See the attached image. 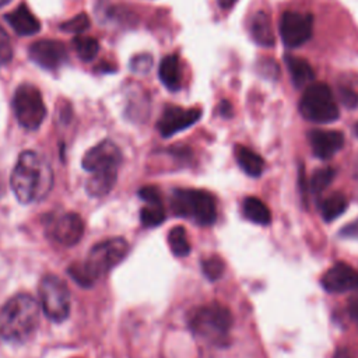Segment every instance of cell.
<instances>
[{
  "instance_id": "6da1fadb",
  "label": "cell",
  "mask_w": 358,
  "mask_h": 358,
  "mask_svg": "<svg viewBox=\"0 0 358 358\" xmlns=\"http://www.w3.org/2000/svg\"><path fill=\"white\" fill-rule=\"evenodd\" d=\"M52 168L44 157L31 150L19 156L10 177V185L20 203L28 204L45 199L52 189Z\"/></svg>"
},
{
  "instance_id": "7a4b0ae2",
  "label": "cell",
  "mask_w": 358,
  "mask_h": 358,
  "mask_svg": "<svg viewBox=\"0 0 358 358\" xmlns=\"http://www.w3.org/2000/svg\"><path fill=\"white\" fill-rule=\"evenodd\" d=\"M129 253V244L125 238H109L94 245L84 262L71 263L69 276L80 287H93L108 271L116 267Z\"/></svg>"
},
{
  "instance_id": "3957f363",
  "label": "cell",
  "mask_w": 358,
  "mask_h": 358,
  "mask_svg": "<svg viewBox=\"0 0 358 358\" xmlns=\"http://www.w3.org/2000/svg\"><path fill=\"white\" fill-rule=\"evenodd\" d=\"M122 160V152L112 140H102L84 154L82 165L91 172L86 182V190L90 196L102 197L114 189Z\"/></svg>"
},
{
  "instance_id": "277c9868",
  "label": "cell",
  "mask_w": 358,
  "mask_h": 358,
  "mask_svg": "<svg viewBox=\"0 0 358 358\" xmlns=\"http://www.w3.org/2000/svg\"><path fill=\"white\" fill-rule=\"evenodd\" d=\"M39 325V305L30 294H17L0 308V339L26 341Z\"/></svg>"
},
{
  "instance_id": "5b68a950",
  "label": "cell",
  "mask_w": 358,
  "mask_h": 358,
  "mask_svg": "<svg viewBox=\"0 0 358 358\" xmlns=\"http://www.w3.org/2000/svg\"><path fill=\"white\" fill-rule=\"evenodd\" d=\"M233 323L231 311L219 303L197 307L189 315L192 333L214 346H224L229 341Z\"/></svg>"
},
{
  "instance_id": "8992f818",
  "label": "cell",
  "mask_w": 358,
  "mask_h": 358,
  "mask_svg": "<svg viewBox=\"0 0 358 358\" xmlns=\"http://www.w3.org/2000/svg\"><path fill=\"white\" fill-rule=\"evenodd\" d=\"M170 203L175 216L192 220L199 226H211L217 220V203L210 192L178 188L172 190Z\"/></svg>"
},
{
  "instance_id": "52a82bcc",
  "label": "cell",
  "mask_w": 358,
  "mask_h": 358,
  "mask_svg": "<svg viewBox=\"0 0 358 358\" xmlns=\"http://www.w3.org/2000/svg\"><path fill=\"white\" fill-rule=\"evenodd\" d=\"M298 109L301 116L312 123H332L340 116L333 91L325 83L310 84L300 100Z\"/></svg>"
},
{
  "instance_id": "ba28073f",
  "label": "cell",
  "mask_w": 358,
  "mask_h": 358,
  "mask_svg": "<svg viewBox=\"0 0 358 358\" xmlns=\"http://www.w3.org/2000/svg\"><path fill=\"white\" fill-rule=\"evenodd\" d=\"M38 293L41 307L51 321L60 323L69 318L71 308L70 292L67 284L60 277L55 274L44 276L39 283Z\"/></svg>"
},
{
  "instance_id": "9c48e42d",
  "label": "cell",
  "mask_w": 358,
  "mask_h": 358,
  "mask_svg": "<svg viewBox=\"0 0 358 358\" xmlns=\"http://www.w3.org/2000/svg\"><path fill=\"white\" fill-rule=\"evenodd\" d=\"M13 111L17 122L27 130H37L46 116L41 91L33 84H21L13 96Z\"/></svg>"
},
{
  "instance_id": "30bf717a",
  "label": "cell",
  "mask_w": 358,
  "mask_h": 358,
  "mask_svg": "<svg viewBox=\"0 0 358 358\" xmlns=\"http://www.w3.org/2000/svg\"><path fill=\"white\" fill-rule=\"evenodd\" d=\"M314 31V17L303 12H285L280 19V35L283 44L296 49L305 45Z\"/></svg>"
},
{
  "instance_id": "8fae6325",
  "label": "cell",
  "mask_w": 358,
  "mask_h": 358,
  "mask_svg": "<svg viewBox=\"0 0 358 358\" xmlns=\"http://www.w3.org/2000/svg\"><path fill=\"white\" fill-rule=\"evenodd\" d=\"M202 118L199 108H182L178 105H167L157 122L160 134L165 138L190 127Z\"/></svg>"
},
{
  "instance_id": "7c38bea8",
  "label": "cell",
  "mask_w": 358,
  "mask_h": 358,
  "mask_svg": "<svg viewBox=\"0 0 358 358\" xmlns=\"http://www.w3.org/2000/svg\"><path fill=\"white\" fill-rule=\"evenodd\" d=\"M30 59L45 70H57L69 60V52L63 42L56 39H39L28 49Z\"/></svg>"
},
{
  "instance_id": "4fadbf2b",
  "label": "cell",
  "mask_w": 358,
  "mask_h": 358,
  "mask_svg": "<svg viewBox=\"0 0 358 358\" xmlns=\"http://www.w3.org/2000/svg\"><path fill=\"white\" fill-rule=\"evenodd\" d=\"M321 284L325 292L332 294L358 292V271L347 263L337 262L323 273Z\"/></svg>"
},
{
  "instance_id": "5bb4252c",
  "label": "cell",
  "mask_w": 358,
  "mask_h": 358,
  "mask_svg": "<svg viewBox=\"0 0 358 358\" xmlns=\"http://www.w3.org/2000/svg\"><path fill=\"white\" fill-rule=\"evenodd\" d=\"M84 235V222L80 214L69 211L59 216L51 227V237L63 247L78 245Z\"/></svg>"
},
{
  "instance_id": "9a60e30c",
  "label": "cell",
  "mask_w": 358,
  "mask_h": 358,
  "mask_svg": "<svg viewBox=\"0 0 358 358\" xmlns=\"http://www.w3.org/2000/svg\"><path fill=\"white\" fill-rule=\"evenodd\" d=\"M312 153L321 160H329L344 146V134L339 130L314 129L308 132Z\"/></svg>"
},
{
  "instance_id": "2e32d148",
  "label": "cell",
  "mask_w": 358,
  "mask_h": 358,
  "mask_svg": "<svg viewBox=\"0 0 358 358\" xmlns=\"http://www.w3.org/2000/svg\"><path fill=\"white\" fill-rule=\"evenodd\" d=\"M138 196L146 206L140 211V220L145 227H157L165 220V208L161 200V192L157 186H145L138 190Z\"/></svg>"
},
{
  "instance_id": "e0dca14e",
  "label": "cell",
  "mask_w": 358,
  "mask_h": 358,
  "mask_svg": "<svg viewBox=\"0 0 358 358\" xmlns=\"http://www.w3.org/2000/svg\"><path fill=\"white\" fill-rule=\"evenodd\" d=\"M8 24L13 28V31L20 37L35 35L41 31V21L33 15V12L27 8V5H20L13 12L5 16Z\"/></svg>"
},
{
  "instance_id": "ac0fdd59",
  "label": "cell",
  "mask_w": 358,
  "mask_h": 358,
  "mask_svg": "<svg viewBox=\"0 0 358 358\" xmlns=\"http://www.w3.org/2000/svg\"><path fill=\"white\" fill-rule=\"evenodd\" d=\"M251 37L252 39L263 46V48H273L276 44V37H274V31H273V26H271V19L270 16L260 10L258 13H255V16L251 20Z\"/></svg>"
},
{
  "instance_id": "d6986e66",
  "label": "cell",
  "mask_w": 358,
  "mask_h": 358,
  "mask_svg": "<svg viewBox=\"0 0 358 358\" xmlns=\"http://www.w3.org/2000/svg\"><path fill=\"white\" fill-rule=\"evenodd\" d=\"M159 76L161 83L170 91H179L182 87V67L178 55H167L159 67Z\"/></svg>"
},
{
  "instance_id": "ffe728a7",
  "label": "cell",
  "mask_w": 358,
  "mask_h": 358,
  "mask_svg": "<svg viewBox=\"0 0 358 358\" xmlns=\"http://www.w3.org/2000/svg\"><path fill=\"white\" fill-rule=\"evenodd\" d=\"M285 64H287L289 73L292 76V82L294 87L303 89L312 84L315 79V71L308 60L297 56L287 55L285 56Z\"/></svg>"
},
{
  "instance_id": "44dd1931",
  "label": "cell",
  "mask_w": 358,
  "mask_h": 358,
  "mask_svg": "<svg viewBox=\"0 0 358 358\" xmlns=\"http://www.w3.org/2000/svg\"><path fill=\"white\" fill-rule=\"evenodd\" d=\"M234 156L235 160L240 165V168L249 177L252 178H258L262 175L263 170H265V161L263 159L255 153L253 150L245 147V146H235L234 149Z\"/></svg>"
},
{
  "instance_id": "7402d4cb",
  "label": "cell",
  "mask_w": 358,
  "mask_h": 358,
  "mask_svg": "<svg viewBox=\"0 0 358 358\" xmlns=\"http://www.w3.org/2000/svg\"><path fill=\"white\" fill-rule=\"evenodd\" d=\"M242 213L253 224L269 226L271 223V213L269 207L258 197H247L242 203Z\"/></svg>"
},
{
  "instance_id": "603a6c76",
  "label": "cell",
  "mask_w": 358,
  "mask_h": 358,
  "mask_svg": "<svg viewBox=\"0 0 358 358\" xmlns=\"http://www.w3.org/2000/svg\"><path fill=\"white\" fill-rule=\"evenodd\" d=\"M346 210H347V199L341 192L330 193L319 203L321 216L326 223H330L337 217H340Z\"/></svg>"
},
{
  "instance_id": "cb8c5ba5",
  "label": "cell",
  "mask_w": 358,
  "mask_h": 358,
  "mask_svg": "<svg viewBox=\"0 0 358 358\" xmlns=\"http://www.w3.org/2000/svg\"><path fill=\"white\" fill-rule=\"evenodd\" d=\"M168 245L171 252L178 258H184L190 253V242L188 238V233L181 226H177L170 230Z\"/></svg>"
},
{
  "instance_id": "d4e9b609",
  "label": "cell",
  "mask_w": 358,
  "mask_h": 358,
  "mask_svg": "<svg viewBox=\"0 0 358 358\" xmlns=\"http://www.w3.org/2000/svg\"><path fill=\"white\" fill-rule=\"evenodd\" d=\"M73 46L78 56L83 62H91L100 52V44L96 38L87 35H78L73 39Z\"/></svg>"
},
{
  "instance_id": "484cf974",
  "label": "cell",
  "mask_w": 358,
  "mask_h": 358,
  "mask_svg": "<svg viewBox=\"0 0 358 358\" xmlns=\"http://www.w3.org/2000/svg\"><path fill=\"white\" fill-rule=\"evenodd\" d=\"M334 170L333 168H329V167H325V168H319L316 170L311 179H310V189L314 192V193H321L323 192L330 184L332 181L334 179Z\"/></svg>"
},
{
  "instance_id": "4316f807",
  "label": "cell",
  "mask_w": 358,
  "mask_h": 358,
  "mask_svg": "<svg viewBox=\"0 0 358 358\" xmlns=\"http://www.w3.org/2000/svg\"><path fill=\"white\" fill-rule=\"evenodd\" d=\"M202 270L210 281H216L223 276L226 270V263L220 256L213 255L202 262Z\"/></svg>"
},
{
  "instance_id": "83f0119b",
  "label": "cell",
  "mask_w": 358,
  "mask_h": 358,
  "mask_svg": "<svg viewBox=\"0 0 358 358\" xmlns=\"http://www.w3.org/2000/svg\"><path fill=\"white\" fill-rule=\"evenodd\" d=\"M90 17L86 13H80L78 16H75L73 19H70L67 21H64L60 26V30L69 34H76L80 35L84 31H87L90 28Z\"/></svg>"
},
{
  "instance_id": "f1b7e54d",
  "label": "cell",
  "mask_w": 358,
  "mask_h": 358,
  "mask_svg": "<svg viewBox=\"0 0 358 358\" xmlns=\"http://www.w3.org/2000/svg\"><path fill=\"white\" fill-rule=\"evenodd\" d=\"M129 67L134 75H147L153 67V56L150 53H140L130 59Z\"/></svg>"
},
{
  "instance_id": "f546056e",
  "label": "cell",
  "mask_w": 358,
  "mask_h": 358,
  "mask_svg": "<svg viewBox=\"0 0 358 358\" xmlns=\"http://www.w3.org/2000/svg\"><path fill=\"white\" fill-rule=\"evenodd\" d=\"M13 59L12 39L6 30L0 26V66H6Z\"/></svg>"
},
{
  "instance_id": "4dcf8cb0",
  "label": "cell",
  "mask_w": 358,
  "mask_h": 358,
  "mask_svg": "<svg viewBox=\"0 0 358 358\" xmlns=\"http://www.w3.org/2000/svg\"><path fill=\"white\" fill-rule=\"evenodd\" d=\"M259 70H260V73H262L265 78H267V79H270V80H277L278 73H280L278 64H277L274 60H271V59L263 60V62L259 64Z\"/></svg>"
},
{
  "instance_id": "1f68e13d",
  "label": "cell",
  "mask_w": 358,
  "mask_h": 358,
  "mask_svg": "<svg viewBox=\"0 0 358 358\" xmlns=\"http://www.w3.org/2000/svg\"><path fill=\"white\" fill-rule=\"evenodd\" d=\"M341 237L344 238H351V240H358V220L350 223L348 226H346L341 233H340Z\"/></svg>"
},
{
  "instance_id": "d6a6232c",
  "label": "cell",
  "mask_w": 358,
  "mask_h": 358,
  "mask_svg": "<svg viewBox=\"0 0 358 358\" xmlns=\"http://www.w3.org/2000/svg\"><path fill=\"white\" fill-rule=\"evenodd\" d=\"M341 101L346 107L354 108L358 104V97L351 90H341Z\"/></svg>"
},
{
  "instance_id": "836d02e7",
  "label": "cell",
  "mask_w": 358,
  "mask_h": 358,
  "mask_svg": "<svg viewBox=\"0 0 358 358\" xmlns=\"http://www.w3.org/2000/svg\"><path fill=\"white\" fill-rule=\"evenodd\" d=\"M348 314L351 321L355 323L357 329H358V298H352L348 304Z\"/></svg>"
},
{
  "instance_id": "e575fe53",
  "label": "cell",
  "mask_w": 358,
  "mask_h": 358,
  "mask_svg": "<svg viewBox=\"0 0 358 358\" xmlns=\"http://www.w3.org/2000/svg\"><path fill=\"white\" fill-rule=\"evenodd\" d=\"M219 112H220V115L222 116H224V118H230L231 115H233V107H231V104L229 102V101H222L220 102V107H219Z\"/></svg>"
},
{
  "instance_id": "d590c367",
  "label": "cell",
  "mask_w": 358,
  "mask_h": 358,
  "mask_svg": "<svg viewBox=\"0 0 358 358\" xmlns=\"http://www.w3.org/2000/svg\"><path fill=\"white\" fill-rule=\"evenodd\" d=\"M237 2H238V0H219V5L223 10H230L235 6Z\"/></svg>"
},
{
  "instance_id": "8d00e7d4",
  "label": "cell",
  "mask_w": 358,
  "mask_h": 358,
  "mask_svg": "<svg viewBox=\"0 0 358 358\" xmlns=\"http://www.w3.org/2000/svg\"><path fill=\"white\" fill-rule=\"evenodd\" d=\"M333 358H354L348 350L346 348H337L333 354Z\"/></svg>"
},
{
  "instance_id": "74e56055",
  "label": "cell",
  "mask_w": 358,
  "mask_h": 358,
  "mask_svg": "<svg viewBox=\"0 0 358 358\" xmlns=\"http://www.w3.org/2000/svg\"><path fill=\"white\" fill-rule=\"evenodd\" d=\"M12 2V0H0V8H3L6 5H9Z\"/></svg>"
},
{
  "instance_id": "f35d334b",
  "label": "cell",
  "mask_w": 358,
  "mask_h": 358,
  "mask_svg": "<svg viewBox=\"0 0 358 358\" xmlns=\"http://www.w3.org/2000/svg\"><path fill=\"white\" fill-rule=\"evenodd\" d=\"M354 134L358 137V122H357L355 126H354Z\"/></svg>"
},
{
  "instance_id": "ab89813d",
  "label": "cell",
  "mask_w": 358,
  "mask_h": 358,
  "mask_svg": "<svg viewBox=\"0 0 358 358\" xmlns=\"http://www.w3.org/2000/svg\"><path fill=\"white\" fill-rule=\"evenodd\" d=\"M0 193H2V182H0Z\"/></svg>"
}]
</instances>
